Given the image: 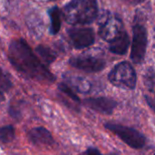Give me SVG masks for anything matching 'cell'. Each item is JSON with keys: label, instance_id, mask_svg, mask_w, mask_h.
I'll use <instances>...</instances> for the list:
<instances>
[{"label": "cell", "instance_id": "cell-19", "mask_svg": "<svg viewBox=\"0 0 155 155\" xmlns=\"http://www.w3.org/2000/svg\"><path fill=\"white\" fill-rule=\"evenodd\" d=\"M8 114L15 120H21L22 119V114L21 112L15 106H9L8 107Z\"/></svg>", "mask_w": 155, "mask_h": 155}, {"label": "cell", "instance_id": "cell-4", "mask_svg": "<svg viewBox=\"0 0 155 155\" xmlns=\"http://www.w3.org/2000/svg\"><path fill=\"white\" fill-rule=\"evenodd\" d=\"M108 80L118 88L134 90L136 87L137 75L130 63L122 62L111 70L108 74Z\"/></svg>", "mask_w": 155, "mask_h": 155}, {"label": "cell", "instance_id": "cell-12", "mask_svg": "<svg viewBox=\"0 0 155 155\" xmlns=\"http://www.w3.org/2000/svg\"><path fill=\"white\" fill-rule=\"evenodd\" d=\"M65 79L72 86V89L82 93V94H88L91 92V83L87 81L85 78L78 77V76H66Z\"/></svg>", "mask_w": 155, "mask_h": 155}, {"label": "cell", "instance_id": "cell-13", "mask_svg": "<svg viewBox=\"0 0 155 155\" xmlns=\"http://www.w3.org/2000/svg\"><path fill=\"white\" fill-rule=\"evenodd\" d=\"M48 14L51 21L50 34L56 35L61 28V11L57 6H53L48 10Z\"/></svg>", "mask_w": 155, "mask_h": 155}, {"label": "cell", "instance_id": "cell-18", "mask_svg": "<svg viewBox=\"0 0 155 155\" xmlns=\"http://www.w3.org/2000/svg\"><path fill=\"white\" fill-rule=\"evenodd\" d=\"M144 82H145L147 88L150 90V92L153 93V91H154V71H153V67H151L147 71L145 77H144Z\"/></svg>", "mask_w": 155, "mask_h": 155}, {"label": "cell", "instance_id": "cell-16", "mask_svg": "<svg viewBox=\"0 0 155 155\" xmlns=\"http://www.w3.org/2000/svg\"><path fill=\"white\" fill-rule=\"evenodd\" d=\"M12 86L13 84L10 75L0 67V93L4 94L5 92H8Z\"/></svg>", "mask_w": 155, "mask_h": 155}, {"label": "cell", "instance_id": "cell-5", "mask_svg": "<svg viewBox=\"0 0 155 155\" xmlns=\"http://www.w3.org/2000/svg\"><path fill=\"white\" fill-rule=\"evenodd\" d=\"M147 36V29L143 22L141 20V17L139 20L136 17L133 26V45L131 52V59L135 64H140L144 60L148 44Z\"/></svg>", "mask_w": 155, "mask_h": 155}, {"label": "cell", "instance_id": "cell-21", "mask_svg": "<svg viewBox=\"0 0 155 155\" xmlns=\"http://www.w3.org/2000/svg\"><path fill=\"white\" fill-rule=\"evenodd\" d=\"M144 97H145V100H146L148 105H149V106L151 107V109L153 111V110H154V101H153V99L151 98V97H149V96H147V95H145Z\"/></svg>", "mask_w": 155, "mask_h": 155}, {"label": "cell", "instance_id": "cell-8", "mask_svg": "<svg viewBox=\"0 0 155 155\" xmlns=\"http://www.w3.org/2000/svg\"><path fill=\"white\" fill-rule=\"evenodd\" d=\"M70 65L86 73H98L104 69L105 62L91 55L74 56L69 60Z\"/></svg>", "mask_w": 155, "mask_h": 155}, {"label": "cell", "instance_id": "cell-15", "mask_svg": "<svg viewBox=\"0 0 155 155\" xmlns=\"http://www.w3.org/2000/svg\"><path fill=\"white\" fill-rule=\"evenodd\" d=\"M15 137V129L13 125H5L0 127V143H9Z\"/></svg>", "mask_w": 155, "mask_h": 155}, {"label": "cell", "instance_id": "cell-17", "mask_svg": "<svg viewBox=\"0 0 155 155\" xmlns=\"http://www.w3.org/2000/svg\"><path fill=\"white\" fill-rule=\"evenodd\" d=\"M58 90L60 92H62L64 95H66L68 98H70L72 101H74V103L76 104H81L82 101L81 99L78 97V95L74 93V91L66 84H64V83H61L58 84Z\"/></svg>", "mask_w": 155, "mask_h": 155}, {"label": "cell", "instance_id": "cell-24", "mask_svg": "<svg viewBox=\"0 0 155 155\" xmlns=\"http://www.w3.org/2000/svg\"><path fill=\"white\" fill-rule=\"evenodd\" d=\"M50 1H56V0H50Z\"/></svg>", "mask_w": 155, "mask_h": 155}, {"label": "cell", "instance_id": "cell-23", "mask_svg": "<svg viewBox=\"0 0 155 155\" xmlns=\"http://www.w3.org/2000/svg\"><path fill=\"white\" fill-rule=\"evenodd\" d=\"M5 100V97H4V94H1L0 93V104Z\"/></svg>", "mask_w": 155, "mask_h": 155}, {"label": "cell", "instance_id": "cell-22", "mask_svg": "<svg viewBox=\"0 0 155 155\" xmlns=\"http://www.w3.org/2000/svg\"><path fill=\"white\" fill-rule=\"evenodd\" d=\"M129 1H131L133 4H141V3H143L144 0H129Z\"/></svg>", "mask_w": 155, "mask_h": 155}, {"label": "cell", "instance_id": "cell-2", "mask_svg": "<svg viewBox=\"0 0 155 155\" xmlns=\"http://www.w3.org/2000/svg\"><path fill=\"white\" fill-rule=\"evenodd\" d=\"M64 20L70 25L93 23L98 16L96 0H71L63 8Z\"/></svg>", "mask_w": 155, "mask_h": 155}, {"label": "cell", "instance_id": "cell-9", "mask_svg": "<svg viewBox=\"0 0 155 155\" xmlns=\"http://www.w3.org/2000/svg\"><path fill=\"white\" fill-rule=\"evenodd\" d=\"M83 104L93 111L106 115L113 114L118 105L115 100L109 97H90L84 99Z\"/></svg>", "mask_w": 155, "mask_h": 155}, {"label": "cell", "instance_id": "cell-11", "mask_svg": "<svg viewBox=\"0 0 155 155\" xmlns=\"http://www.w3.org/2000/svg\"><path fill=\"white\" fill-rule=\"evenodd\" d=\"M129 45H130V39L127 32L124 30L118 37H116L114 40L110 42L109 50L113 54L123 55L126 54Z\"/></svg>", "mask_w": 155, "mask_h": 155}, {"label": "cell", "instance_id": "cell-7", "mask_svg": "<svg viewBox=\"0 0 155 155\" xmlns=\"http://www.w3.org/2000/svg\"><path fill=\"white\" fill-rule=\"evenodd\" d=\"M67 33L72 45L76 49L89 47L95 41L94 31L90 27H74L69 29Z\"/></svg>", "mask_w": 155, "mask_h": 155}, {"label": "cell", "instance_id": "cell-14", "mask_svg": "<svg viewBox=\"0 0 155 155\" xmlns=\"http://www.w3.org/2000/svg\"><path fill=\"white\" fill-rule=\"evenodd\" d=\"M35 51L37 53V54L47 64H52L55 59H56V54L54 53V51L53 49H51L50 47H47L45 45H40L35 48Z\"/></svg>", "mask_w": 155, "mask_h": 155}, {"label": "cell", "instance_id": "cell-3", "mask_svg": "<svg viewBox=\"0 0 155 155\" xmlns=\"http://www.w3.org/2000/svg\"><path fill=\"white\" fill-rule=\"evenodd\" d=\"M104 126L133 149H143L147 143L146 136L133 127L115 123H105Z\"/></svg>", "mask_w": 155, "mask_h": 155}, {"label": "cell", "instance_id": "cell-10", "mask_svg": "<svg viewBox=\"0 0 155 155\" xmlns=\"http://www.w3.org/2000/svg\"><path fill=\"white\" fill-rule=\"evenodd\" d=\"M27 137L29 142L36 146H52L54 143L51 133L43 126L32 128L27 133Z\"/></svg>", "mask_w": 155, "mask_h": 155}, {"label": "cell", "instance_id": "cell-1", "mask_svg": "<svg viewBox=\"0 0 155 155\" xmlns=\"http://www.w3.org/2000/svg\"><path fill=\"white\" fill-rule=\"evenodd\" d=\"M8 59L14 68L25 78L44 84H52L55 81L54 75L40 62L27 42L22 38L10 43Z\"/></svg>", "mask_w": 155, "mask_h": 155}, {"label": "cell", "instance_id": "cell-6", "mask_svg": "<svg viewBox=\"0 0 155 155\" xmlns=\"http://www.w3.org/2000/svg\"><path fill=\"white\" fill-rule=\"evenodd\" d=\"M99 35L107 42H112L118 37L124 31V26L123 21L108 11H104L98 18Z\"/></svg>", "mask_w": 155, "mask_h": 155}, {"label": "cell", "instance_id": "cell-20", "mask_svg": "<svg viewBox=\"0 0 155 155\" xmlns=\"http://www.w3.org/2000/svg\"><path fill=\"white\" fill-rule=\"evenodd\" d=\"M82 155H104L101 153V152L94 147H89L87 148V150L83 153Z\"/></svg>", "mask_w": 155, "mask_h": 155}]
</instances>
